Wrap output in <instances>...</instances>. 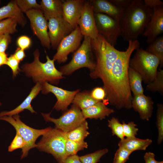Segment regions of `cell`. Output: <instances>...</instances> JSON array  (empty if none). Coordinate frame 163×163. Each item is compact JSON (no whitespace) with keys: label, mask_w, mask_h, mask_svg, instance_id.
<instances>
[{"label":"cell","mask_w":163,"mask_h":163,"mask_svg":"<svg viewBox=\"0 0 163 163\" xmlns=\"http://www.w3.org/2000/svg\"><path fill=\"white\" fill-rule=\"evenodd\" d=\"M128 42L126 50L120 51L103 87L106 92V101L118 109L132 108V96L128 77L129 62L133 52L139 47L140 43L138 40Z\"/></svg>","instance_id":"cell-1"},{"label":"cell","mask_w":163,"mask_h":163,"mask_svg":"<svg viewBox=\"0 0 163 163\" xmlns=\"http://www.w3.org/2000/svg\"><path fill=\"white\" fill-rule=\"evenodd\" d=\"M152 12L153 8L146 6L143 0H133L124 9L119 21L120 36L126 41L137 40L143 33Z\"/></svg>","instance_id":"cell-2"},{"label":"cell","mask_w":163,"mask_h":163,"mask_svg":"<svg viewBox=\"0 0 163 163\" xmlns=\"http://www.w3.org/2000/svg\"><path fill=\"white\" fill-rule=\"evenodd\" d=\"M91 45L96 61L95 68L90 72V75L93 79H100L104 85L120 51L115 48L100 34L95 39H91Z\"/></svg>","instance_id":"cell-3"},{"label":"cell","mask_w":163,"mask_h":163,"mask_svg":"<svg viewBox=\"0 0 163 163\" xmlns=\"http://www.w3.org/2000/svg\"><path fill=\"white\" fill-rule=\"evenodd\" d=\"M34 60L30 63L23 65L21 68L26 75L32 77L37 83L41 84L45 82L50 84L57 85L60 80L64 77L60 71L55 67L54 60L51 59L46 55V61L45 63L41 62L39 59V50H35L33 53Z\"/></svg>","instance_id":"cell-4"},{"label":"cell","mask_w":163,"mask_h":163,"mask_svg":"<svg viewBox=\"0 0 163 163\" xmlns=\"http://www.w3.org/2000/svg\"><path fill=\"white\" fill-rule=\"evenodd\" d=\"M136 50L133 57L130 59L129 66L138 72L144 83L148 84L155 78L160 60L142 47H139Z\"/></svg>","instance_id":"cell-5"},{"label":"cell","mask_w":163,"mask_h":163,"mask_svg":"<svg viewBox=\"0 0 163 163\" xmlns=\"http://www.w3.org/2000/svg\"><path fill=\"white\" fill-rule=\"evenodd\" d=\"M67 139L66 133L52 128L43 135L36 148L40 151L51 154L58 163H61L67 157L65 151Z\"/></svg>","instance_id":"cell-6"},{"label":"cell","mask_w":163,"mask_h":163,"mask_svg":"<svg viewBox=\"0 0 163 163\" xmlns=\"http://www.w3.org/2000/svg\"><path fill=\"white\" fill-rule=\"evenodd\" d=\"M91 39L84 36L80 46L74 53L71 61L61 66L60 71L63 75H70L76 70L82 68H87L91 72L95 66V62L92 56Z\"/></svg>","instance_id":"cell-7"},{"label":"cell","mask_w":163,"mask_h":163,"mask_svg":"<svg viewBox=\"0 0 163 163\" xmlns=\"http://www.w3.org/2000/svg\"><path fill=\"white\" fill-rule=\"evenodd\" d=\"M6 121L11 124L24 140L26 145L22 149L21 159L26 157L29 150L36 147L35 142L40 136L43 135L52 128L48 127L41 129L32 128L22 122L18 114L12 116H5L0 117V120Z\"/></svg>","instance_id":"cell-8"},{"label":"cell","mask_w":163,"mask_h":163,"mask_svg":"<svg viewBox=\"0 0 163 163\" xmlns=\"http://www.w3.org/2000/svg\"><path fill=\"white\" fill-rule=\"evenodd\" d=\"M50 113H42L41 114L46 121L53 123L55 128L66 133L77 127L86 120L81 110L73 104L58 118L51 117Z\"/></svg>","instance_id":"cell-9"},{"label":"cell","mask_w":163,"mask_h":163,"mask_svg":"<svg viewBox=\"0 0 163 163\" xmlns=\"http://www.w3.org/2000/svg\"><path fill=\"white\" fill-rule=\"evenodd\" d=\"M94 15L99 34L114 46L120 36L119 21L104 14L94 13Z\"/></svg>","instance_id":"cell-10"},{"label":"cell","mask_w":163,"mask_h":163,"mask_svg":"<svg viewBox=\"0 0 163 163\" xmlns=\"http://www.w3.org/2000/svg\"><path fill=\"white\" fill-rule=\"evenodd\" d=\"M25 13L30 20L34 35L38 38L43 46L50 49L51 46L48 34V20L42 11L33 9Z\"/></svg>","instance_id":"cell-11"},{"label":"cell","mask_w":163,"mask_h":163,"mask_svg":"<svg viewBox=\"0 0 163 163\" xmlns=\"http://www.w3.org/2000/svg\"><path fill=\"white\" fill-rule=\"evenodd\" d=\"M83 36L78 26L61 40L53 59L59 63L65 62L69 54L76 50L80 46Z\"/></svg>","instance_id":"cell-12"},{"label":"cell","mask_w":163,"mask_h":163,"mask_svg":"<svg viewBox=\"0 0 163 163\" xmlns=\"http://www.w3.org/2000/svg\"><path fill=\"white\" fill-rule=\"evenodd\" d=\"M48 34L51 47L56 49L61 40L74 29L62 17L48 20Z\"/></svg>","instance_id":"cell-13"},{"label":"cell","mask_w":163,"mask_h":163,"mask_svg":"<svg viewBox=\"0 0 163 163\" xmlns=\"http://www.w3.org/2000/svg\"><path fill=\"white\" fill-rule=\"evenodd\" d=\"M42 93L46 94L50 92L53 93L56 97L57 101L53 108L57 111H66L68 107L72 103L76 94L79 92L77 89L69 91L56 86L48 82L42 83Z\"/></svg>","instance_id":"cell-14"},{"label":"cell","mask_w":163,"mask_h":163,"mask_svg":"<svg viewBox=\"0 0 163 163\" xmlns=\"http://www.w3.org/2000/svg\"><path fill=\"white\" fill-rule=\"evenodd\" d=\"M94 14L90 1H85L78 26L82 35L91 39H95L99 34L96 26Z\"/></svg>","instance_id":"cell-15"},{"label":"cell","mask_w":163,"mask_h":163,"mask_svg":"<svg viewBox=\"0 0 163 163\" xmlns=\"http://www.w3.org/2000/svg\"><path fill=\"white\" fill-rule=\"evenodd\" d=\"M163 32V6L153 8L150 20L142 34L146 38V42L152 43Z\"/></svg>","instance_id":"cell-16"},{"label":"cell","mask_w":163,"mask_h":163,"mask_svg":"<svg viewBox=\"0 0 163 163\" xmlns=\"http://www.w3.org/2000/svg\"><path fill=\"white\" fill-rule=\"evenodd\" d=\"M85 1L83 0L63 1L62 17L74 29L78 26Z\"/></svg>","instance_id":"cell-17"},{"label":"cell","mask_w":163,"mask_h":163,"mask_svg":"<svg viewBox=\"0 0 163 163\" xmlns=\"http://www.w3.org/2000/svg\"><path fill=\"white\" fill-rule=\"evenodd\" d=\"M131 104L132 107L138 113L141 119L149 120L152 115L154 104L151 97L144 94L133 95Z\"/></svg>","instance_id":"cell-18"},{"label":"cell","mask_w":163,"mask_h":163,"mask_svg":"<svg viewBox=\"0 0 163 163\" xmlns=\"http://www.w3.org/2000/svg\"><path fill=\"white\" fill-rule=\"evenodd\" d=\"M90 1L94 13L105 14L119 21L124 9L117 7L109 1L93 0Z\"/></svg>","instance_id":"cell-19"},{"label":"cell","mask_w":163,"mask_h":163,"mask_svg":"<svg viewBox=\"0 0 163 163\" xmlns=\"http://www.w3.org/2000/svg\"><path fill=\"white\" fill-rule=\"evenodd\" d=\"M42 84L39 82H37L36 85L32 88L28 96L19 105L11 110L3 111L1 112L0 113V117L5 116H12L18 114L25 109L28 110L32 113H36L30 104L33 100L42 90Z\"/></svg>","instance_id":"cell-20"},{"label":"cell","mask_w":163,"mask_h":163,"mask_svg":"<svg viewBox=\"0 0 163 163\" xmlns=\"http://www.w3.org/2000/svg\"><path fill=\"white\" fill-rule=\"evenodd\" d=\"M10 18H16L18 24L22 27L26 24V19L18 6L15 0L11 1L0 8V21Z\"/></svg>","instance_id":"cell-21"},{"label":"cell","mask_w":163,"mask_h":163,"mask_svg":"<svg viewBox=\"0 0 163 163\" xmlns=\"http://www.w3.org/2000/svg\"><path fill=\"white\" fill-rule=\"evenodd\" d=\"M81 110L85 119L90 118L102 120L115 112L113 109L108 107L106 104L102 101Z\"/></svg>","instance_id":"cell-22"},{"label":"cell","mask_w":163,"mask_h":163,"mask_svg":"<svg viewBox=\"0 0 163 163\" xmlns=\"http://www.w3.org/2000/svg\"><path fill=\"white\" fill-rule=\"evenodd\" d=\"M63 1L42 0L40 4V10L48 20L49 19L62 17Z\"/></svg>","instance_id":"cell-23"},{"label":"cell","mask_w":163,"mask_h":163,"mask_svg":"<svg viewBox=\"0 0 163 163\" xmlns=\"http://www.w3.org/2000/svg\"><path fill=\"white\" fill-rule=\"evenodd\" d=\"M152 142L151 139H141L135 137L120 140L118 142V146L124 147L133 152L136 150H145Z\"/></svg>","instance_id":"cell-24"},{"label":"cell","mask_w":163,"mask_h":163,"mask_svg":"<svg viewBox=\"0 0 163 163\" xmlns=\"http://www.w3.org/2000/svg\"><path fill=\"white\" fill-rule=\"evenodd\" d=\"M129 85L133 95L143 94L144 89L142 85L143 81L141 75L129 66L128 69Z\"/></svg>","instance_id":"cell-25"},{"label":"cell","mask_w":163,"mask_h":163,"mask_svg":"<svg viewBox=\"0 0 163 163\" xmlns=\"http://www.w3.org/2000/svg\"><path fill=\"white\" fill-rule=\"evenodd\" d=\"M100 101L94 99L90 92H78L75 95L72 103L78 106L81 110L89 107Z\"/></svg>","instance_id":"cell-26"},{"label":"cell","mask_w":163,"mask_h":163,"mask_svg":"<svg viewBox=\"0 0 163 163\" xmlns=\"http://www.w3.org/2000/svg\"><path fill=\"white\" fill-rule=\"evenodd\" d=\"M88 123L85 120L81 124L73 130L66 133L67 139L71 140L81 142L89 134L88 131Z\"/></svg>","instance_id":"cell-27"},{"label":"cell","mask_w":163,"mask_h":163,"mask_svg":"<svg viewBox=\"0 0 163 163\" xmlns=\"http://www.w3.org/2000/svg\"><path fill=\"white\" fill-rule=\"evenodd\" d=\"M149 45L145 50L155 56L160 60V68L163 66V37L159 36Z\"/></svg>","instance_id":"cell-28"},{"label":"cell","mask_w":163,"mask_h":163,"mask_svg":"<svg viewBox=\"0 0 163 163\" xmlns=\"http://www.w3.org/2000/svg\"><path fill=\"white\" fill-rule=\"evenodd\" d=\"M87 143L84 141H74L67 139L65 144V151L67 156L76 155L79 151L87 148Z\"/></svg>","instance_id":"cell-29"},{"label":"cell","mask_w":163,"mask_h":163,"mask_svg":"<svg viewBox=\"0 0 163 163\" xmlns=\"http://www.w3.org/2000/svg\"><path fill=\"white\" fill-rule=\"evenodd\" d=\"M18 22L15 18H8L0 21V34H13L18 31Z\"/></svg>","instance_id":"cell-30"},{"label":"cell","mask_w":163,"mask_h":163,"mask_svg":"<svg viewBox=\"0 0 163 163\" xmlns=\"http://www.w3.org/2000/svg\"><path fill=\"white\" fill-rule=\"evenodd\" d=\"M146 90L152 92H158L163 94V70L160 69L158 71L154 80L148 84Z\"/></svg>","instance_id":"cell-31"},{"label":"cell","mask_w":163,"mask_h":163,"mask_svg":"<svg viewBox=\"0 0 163 163\" xmlns=\"http://www.w3.org/2000/svg\"><path fill=\"white\" fill-rule=\"evenodd\" d=\"M108 150L105 148L99 150L96 152L79 157L82 163H97L101 158L108 152Z\"/></svg>","instance_id":"cell-32"},{"label":"cell","mask_w":163,"mask_h":163,"mask_svg":"<svg viewBox=\"0 0 163 163\" xmlns=\"http://www.w3.org/2000/svg\"><path fill=\"white\" fill-rule=\"evenodd\" d=\"M108 126L112 130V135H115L122 140L124 138L123 125L118 119L113 117L108 120Z\"/></svg>","instance_id":"cell-33"},{"label":"cell","mask_w":163,"mask_h":163,"mask_svg":"<svg viewBox=\"0 0 163 163\" xmlns=\"http://www.w3.org/2000/svg\"><path fill=\"white\" fill-rule=\"evenodd\" d=\"M156 125L158 131L157 142L160 144L163 140V104L162 103L157 104Z\"/></svg>","instance_id":"cell-34"},{"label":"cell","mask_w":163,"mask_h":163,"mask_svg":"<svg viewBox=\"0 0 163 163\" xmlns=\"http://www.w3.org/2000/svg\"><path fill=\"white\" fill-rule=\"evenodd\" d=\"M17 5L22 12L33 9L40 10V6L36 0H15Z\"/></svg>","instance_id":"cell-35"},{"label":"cell","mask_w":163,"mask_h":163,"mask_svg":"<svg viewBox=\"0 0 163 163\" xmlns=\"http://www.w3.org/2000/svg\"><path fill=\"white\" fill-rule=\"evenodd\" d=\"M132 152L122 147H119L117 150L113 163H125L129 159Z\"/></svg>","instance_id":"cell-36"},{"label":"cell","mask_w":163,"mask_h":163,"mask_svg":"<svg viewBox=\"0 0 163 163\" xmlns=\"http://www.w3.org/2000/svg\"><path fill=\"white\" fill-rule=\"evenodd\" d=\"M124 135L126 138L136 137L138 131V128L136 127L137 125L134 122L131 121L126 123L124 121L122 122Z\"/></svg>","instance_id":"cell-37"},{"label":"cell","mask_w":163,"mask_h":163,"mask_svg":"<svg viewBox=\"0 0 163 163\" xmlns=\"http://www.w3.org/2000/svg\"><path fill=\"white\" fill-rule=\"evenodd\" d=\"M26 143L22 137L16 132L15 136L8 147V151L12 152L18 149H22L25 146Z\"/></svg>","instance_id":"cell-38"},{"label":"cell","mask_w":163,"mask_h":163,"mask_svg":"<svg viewBox=\"0 0 163 163\" xmlns=\"http://www.w3.org/2000/svg\"><path fill=\"white\" fill-rule=\"evenodd\" d=\"M19 62L14 57L13 54L11 55L8 58L5 65L11 69L13 77L16 76L21 71L19 66Z\"/></svg>","instance_id":"cell-39"},{"label":"cell","mask_w":163,"mask_h":163,"mask_svg":"<svg viewBox=\"0 0 163 163\" xmlns=\"http://www.w3.org/2000/svg\"><path fill=\"white\" fill-rule=\"evenodd\" d=\"M92 97L94 99L99 101L106 102L105 91L103 87H97L94 88L90 92Z\"/></svg>","instance_id":"cell-40"},{"label":"cell","mask_w":163,"mask_h":163,"mask_svg":"<svg viewBox=\"0 0 163 163\" xmlns=\"http://www.w3.org/2000/svg\"><path fill=\"white\" fill-rule=\"evenodd\" d=\"M31 43V39L26 35L20 36L17 40V44L18 47L24 50L29 48Z\"/></svg>","instance_id":"cell-41"},{"label":"cell","mask_w":163,"mask_h":163,"mask_svg":"<svg viewBox=\"0 0 163 163\" xmlns=\"http://www.w3.org/2000/svg\"><path fill=\"white\" fill-rule=\"evenodd\" d=\"M11 41V37L9 34H4L0 41V53H5L9 44Z\"/></svg>","instance_id":"cell-42"},{"label":"cell","mask_w":163,"mask_h":163,"mask_svg":"<svg viewBox=\"0 0 163 163\" xmlns=\"http://www.w3.org/2000/svg\"><path fill=\"white\" fill-rule=\"evenodd\" d=\"M133 0H110L115 5L119 8L125 9L131 3Z\"/></svg>","instance_id":"cell-43"},{"label":"cell","mask_w":163,"mask_h":163,"mask_svg":"<svg viewBox=\"0 0 163 163\" xmlns=\"http://www.w3.org/2000/svg\"><path fill=\"white\" fill-rule=\"evenodd\" d=\"M145 5L153 8L158 6H163V2L160 0H144Z\"/></svg>","instance_id":"cell-44"},{"label":"cell","mask_w":163,"mask_h":163,"mask_svg":"<svg viewBox=\"0 0 163 163\" xmlns=\"http://www.w3.org/2000/svg\"><path fill=\"white\" fill-rule=\"evenodd\" d=\"M155 154L153 152H146L144 156L145 163H158V161L155 160Z\"/></svg>","instance_id":"cell-45"},{"label":"cell","mask_w":163,"mask_h":163,"mask_svg":"<svg viewBox=\"0 0 163 163\" xmlns=\"http://www.w3.org/2000/svg\"><path fill=\"white\" fill-rule=\"evenodd\" d=\"M13 55L20 62L22 61L26 57L24 50L18 47L17 48Z\"/></svg>","instance_id":"cell-46"},{"label":"cell","mask_w":163,"mask_h":163,"mask_svg":"<svg viewBox=\"0 0 163 163\" xmlns=\"http://www.w3.org/2000/svg\"><path fill=\"white\" fill-rule=\"evenodd\" d=\"M61 163H82L77 154L68 156Z\"/></svg>","instance_id":"cell-47"},{"label":"cell","mask_w":163,"mask_h":163,"mask_svg":"<svg viewBox=\"0 0 163 163\" xmlns=\"http://www.w3.org/2000/svg\"><path fill=\"white\" fill-rule=\"evenodd\" d=\"M8 58L7 55L5 53H0V67L5 65Z\"/></svg>","instance_id":"cell-48"},{"label":"cell","mask_w":163,"mask_h":163,"mask_svg":"<svg viewBox=\"0 0 163 163\" xmlns=\"http://www.w3.org/2000/svg\"><path fill=\"white\" fill-rule=\"evenodd\" d=\"M4 34H0V41L2 38Z\"/></svg>","instance_id":"cell-49"},{"label":"cell","mask_w":163,"mask_h":163,"mask_svg":"<svg viewBox=\"0 0 163 163\" xmlns=\"http://www.w3.org/2000/svg\"><path fill=\"white\" fill-rule=\"evenodd\" d=\"M158 163H163V161H158Z\"/></svg>","instance_id":"cell-50"},{"label":"cell","mask_w":163,"mask_h":163,"mask_svg":"<svg viewBox=\"0 0 163 163\" xmlns=\"http://www.w3.org/2000/svg\"><path fill=\"white\" fill-rule=\"evenodd\" d=\"M2 105V103L1 102H0V106Z\"/></svg>","instance_id":"cell-51"},{"label":"cell","mask_w":163,"mask_h":163,"mask_svg":"<svg viewBox=\"0 0 163 163\" xmlns=\"http://www.w3.org/2000/svg\"><path fill=\"white\" fill-rule=\"evenodd\" d=\"M0 2H1V1L0 0Z\"/></svg>","instance_id":"cell-52"}]
</instances>
